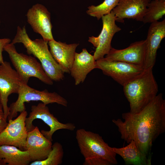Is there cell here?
Listing matches in <instances>:
<instances>
[{
	"label": "cell",
	"mask_w": 165,
	"mask_h": 165,
	"mask_svg": "<svg viewBox=\"0 0 165 165\" xmlns=\"http://www.w3.org/2000/svg\"><path fill=\"white\" fill-rule=\"evenodd\" d=\"M20 113L16 119L8 120L6 127L0 134V146L13 145L25 151L28 132L25 121L28 113L26 110Z\"/></svg>",
	"instance_id": "cell-10"
},
{
	"label": "cell",
	"mask_w": 165,
	"mask_h": 165,
	"mask_svg": "<svg viewBox=\"0 0 165 165\" xmlns=\"http://www.w3.org/2000/svg\"><path fill=\"white\" fill-rule=\"evenodd\" d=\"M48 41L43 39L32 40L28 35L25 26L17 27L12 43L23 44L28 54L33 55L40 61L48 76L53 81H59L64 78V73L49 50Z\"/></svg>",
	"instance_id": "cell-3"
},
{
	"label": "cell",
	"mask_w": 165,
	"mask_h": 165,
	"mask_svg": "<svg viewBox=\"0 0 165 165\" xmlns=\"http://www.w3.org/2000/svg\"><path fill=\"white\" fill-rule=\"evenodd\" d=\"M36 119L42 120L49 126L50 130H42L41 132L47 139L51 141H53V134L57 130L66 129L73 131L76 128L73 123H63L60 122L50 112L46 105L42 102L38 103L37 105H32L31 107V112L28 117L26 118L25 121L28 132L33 130L35 127L33 124V122Z\"/></svg>",
	"instance_id": "cell-8"
},
{
	"label": "cell",
	"mask_w": 165,
	"mask_h": 165,
	"mask_svg": "<svg viewBox=\"0 0 165 165\" xmlns=\"http://www.w3.org/2000/svg\"><path fill=\"white\" fill-rule=\"evenodd\" d=\"M145 46V40L131 43L123 49L112 47L105 58L109 61H120L144 67Z\"/></svg>",
	"instance_id": "cell-14"
},
{
	"label": "cell",
	"mask_w": 165,
	"mask_h": 165,
	"mask_svg": "<svg viewBox=\"0 0 165 165\" xmlns=\"http://www.w3.org/2000/svg\"><path fill=\"white\" fill-rule=\"evenodd\" d=\"M50 51L64 73H70L79 43L67 44L55 40L49 41Z\"/></svg>",
	"instance_id": "cell-17"
},
{
	"label": "cell",
	"mask_w": 165,
	"mask_h": 165,
	"mask_svg": "<svg viewBox=\"0 0 165 165\" xmlns=\"http://www.w3.org/2000/svg\"><path fill=\"white\" fill-rule=\"evenodd\" d=\"M10 42L11 40L9 38L0 39V64L4 62L2 55L4 48L6 44L10 43Z\"/></svg>",
	"instance_id": "cell-25"
},
{
	"label": "cell",
	"mask_w": 165,
	"mask_h": 165,
	"mask_svg": "<svg viewBox=\"0 0 165 165\" xmlns=\"http://www.w3.org/2000/svg\"><path fill=\"white\" fill-rule=\"evenodd\" d=\"M165 37V19L151 23L147 38L144 67L153 68L155 64L157 52L162 40Z\"/></svg>",
	"instance_id": "cell-13"
},
{
	"label": "cell",
	"mask_w": 165,
	"mask_h": 165,
	"mask_svg": "<svg viewBox=\"0 0 165 165\" xmlns=\"http://www.w3.org/2000/svg\"><path fill=\"white\" fill-rule=\"evenodd\" d=\"M4 50L8 53L22 82L28 84L30 78L34 77L46 84H53V81L48 76L41 63L35 58L18 53L12 42L6 44Z\"/></svg>",
	"instance_id": "cell-5"
},
{
	"label": "cell",
	"mask_w": 165,
	"mask_h": 165,
	"mask_svg": "<svg viewBox=\"0 0 165 165\" xmlns=\"http://www.w3.org/2000/svg\"><path fill=\"white\" fill-rule=\"evenodd\" d=\"M96 61L93 55L90 53L86 49L82 51L75 53L74 61L70 73L74 78L75 84L78 85L83 83L87 75L95 68Z\"/></svg>",
	"instance_id": "cell-18"
},
{
	"label": "cell",
	"mask_w": 165,
	"mask_h": 165,
	"mask_svg": "<svg viewBox=\"0 0 165 165\" xmlns=\"http://www.w3.org/2000/svg\"><path fill=\"white\" fill-rule=\"evenodd\" d=\"M76 138L84 160L99 159L108 162L111 165L118 163L116 154L112 147L98 134L80 129L76 131Z\"/></svg>",
	"instance_id": "cell-4"
},
{
	"label": "cell",
	"mask_w": 165,
	"mask_h": 165,
	"mask_svg": "<svg viewBox=\"0 0 165 165\" xmlns=\"http://www.w3.org/2000/svg\"><path fill=\"white\" fill-rule=\"evenodd\" d=\"M0 24H1V22H0Z\"/></svg>",
	"instance_id": "cell-31"
},
{
	"label": "cell",
	"mask_w": 165,
	"mask_h": 165,
	"mask_svg": "<svg viewBox=\"0 0 165 165\" xmlns=\"http://www.w3.org/2000/svg\"><path fill=\"white\" fill-rule=\"evenodd\" d=\"M8 123L4 115H0V134L6 127Z\"/></svg>",
	"instance_id": "cell-26"
},
{
	"label": "cell",
	"mask_w": 165,
	"mask_h": 165,
	"mask_svg": "<svg viewBox=\"0 0 165 165\" xmlns=\"http://www.w3.org/2000/svg\"><path fill=\"white\" fill-rule=\"evenodd\" d=\"M0 157L8 165H28L32 162L27 151L11 145L0 146Z\"/></svg>",
	"instance_id": "cell-20"
},
{
	"label": "cell",
	"mask_w": 165,
	"mask_h": 165,
	"mask_svg": "<svg viewBox=\"0 0 165 165\" xmlns=\"http://www.w3.org/2000/svg\"><path fill=\"white\" fill-rule=\"evenodd\" d=\"M119 1V0H105L98 6H89L86 12L88 15L99 20L103 16L110 13L117 6Z\"/></svg>",
	"instance_id": "cell-23"
},
{
	"label": "cell",
	"mask_w": 165,
	"mask_h": 165,
	"mask_svg": "<svg viewBox=\"0 0 165 165\" xmlns=\"http://www.w3.org/2000/svg\"><path fill=\"white\" fill-rule=\"evenodd\" d=\"M95 68L111 77L123 86L142 74L144 66L118 61H109L104 57L96 61Z\"/></svg>",
	"instance_id": "cell-7"
},
{
	"label": "cell",
	"mask_w": 165,
	"mask_h": 165,
	"mask_svg": "<svg viewBox=\"0 0 165 165\" xmlns=\"http://www.w3.org/2000/svg\"><path fill=\"white\" fill-rule=\"evenodd\" d=\"M83 165H111L108 162L99 159L84 160Z\"/></svg>",
	"instance_id": "cell-24"
},
{
	"label": "cell",
	"mask_w": 165,
	"mask_h": 165,
	"mask_svg": "<svg viewBox=\"0 0 165 165\" xmlns=\"http://www.w3.org/2000/svg\"><path fill=\"white\" fill-rule=\"evenodd\" d=\"M127 146L120 148L112 147L113 151L120 156L126 165H150L151 156L148 158L143 154L132 141Z\"/></svg>",
	"instance_id": "cell-19"
},
{
	"label": "cell",
	"mask_w": 165,
	"mask_h": 165,
	"mask_svg": "<svg viewBox=\"0 0 165 165\" xmlns=\"http://www.w3.org/2000/svg\"><path fill=\"white\" fill-rule=\"evenodd\" d=\"M0 99H1V96H0Z\"/></svg>",
	"instance_id": "cell-30"
},
{
	"label": "cell",
	"mask_w": 165,
	"mask_h": 165,
	"mask_svg": "<svg viewBox=\"0 0 165 165\" xmlns=\"http://www.w3.org/2000/svg\"><path fill=\"white\" fill-rule=\"evenodd\" d=\"M51 141L47 139L38 128L28 132L25 150L28 152L31 161L45 159L52 149Z\"/></svg>",
	"instance_id": "cell-15"
},
{
	"label": "cell",
	"mask_w": 165,
	"mask_h": 165,
	"mask_svg": "<svg viewBox=\"0 0 165 165\" xmlns=\"http://www.w3.org/2000/svg\"><path fill=\"white\" fill-rule=\"evenodd\" d=\"M156 0V1H161V0Z\"/></svg>",
	"instance_id": "cell-29"
},
{
	"label": "cell",
	"mask_w": 165,
	"mask_h": 165,
	"mask_svg": "<svg viewBox=\"0 0 165 165\" xmlns=\"http://www.w3.org/2000/svg\"><path fill=\"white\" fill-rule=\"evenodd\" d=\"M16 101L11 103L9 107L8 120L16 117L18 112L26 110L24 103L31 101H40L46 105L56 103L67 107V100L55 92H50L47 90L40 91L29 86L22 82L20 86Z\"/></svg>",
	"instance_id": "cell-6"
},
{
	"label": "cell",
	"mask_w": 165,
	"mask_h": 165,
	"mask_svg": "<svg viewBox=\"0 0 165 165\" xmlns=\"http://www.w3.org/2000/svg\"><path fill=\"white\" fill-rule=\"evenodd\" d=\"M121 119H113L121 138L129 143H135L140 151L147 156L153 143L165 131V100L160 93L139 112L123 113Z\"/></svg>",
	"instance_id": "cell-1"
},
{
	"label": "cell",
	"mask_w": 165,
	"mask_h": 165,
	"mask_svg": "<svg viewBox=\"0 0 165 165\" xmlns=\"http://www.w3.org/2000/svg\"><path fill=\"white\" fill-rule=\"evenodd\" d=\"M151 0H119L112 11L116 21L123 23L124 19H131L142 21L147 7Z\"/></svg>",
	"instance_id": "cell-16"
},
{
	"label": "cell",
	"mask_w": 165,
	"mask_h": 165,
	"mask_svg": "<svg viewBox=\"0 0 165 165\" xmlns=\"http://www.w3.org/2000/svg\"><path fill=\"white\" fill-rule=\"evenodd\" d=\"M22 82L16 70L12 67L10 63L4 61L0 65V103L2 106L4 116L7 119L9 114L7 105L8 98L12 94H18Z\"/></svg>",
	"instance_id": "cell-11"
},
{
	"label": "cell",
	"mask_w": 165,
	"mask_h": 165,
	"mask_svg": "<svg viewBox=\"0 0 165 165\" xmlns=\"http://www.w3.org/2000/svg\"><path fill=\"white\" fill-rule=\"evenodd\" d=\"M64 150L62 145L56 142L52 145V149L47 158L41 161H35L30 165H59L62 162Z\"/></svg>",
	"instance_id": "cell-22"
},
{
	"label": "cell",
	"mask_w": 165,
	"mask_h": 165,
	"mask_svg": "<svg viewBox=\"0 0 165 165\" xmlns=\"http://www.w3.org/2000/svg\"><path fill=\"white\" fill-rule=\"evenodd\" d=\"M0 115H4L2 106L0 103Z\"/></svg>",
	"instance_id": "cell-28"
},
{
	"label": "cell",
	"mask_w": 165,
	"mask_h": 165,
	"mask_svg": "<svg viewBox=\"0 0 165 165\" xmlns=\"http://www.w3.org/2000/svg\"><path fill=\"white\" fill-rule=\"evenodd\" d=\"M152 69H145L123 86L124 95L129 103L130 112H139L157 95L158 86Z\"/></svg>",
	"instance_id": "cell-2"
},
{
	"label": "cell",
	"mask_w": 165,
	"mask_h": 165,
	"mask_svg": "<svg viewBox=\"0 0 165 165\" xmlns=\"http://www.w3.org/2000/svg\"><path fill=\"white\" fill-rule=\"evenodd\" d=\"M165 14V0L151 1L148 3L142 22L144 24L158 21Z\"/></svg>",
	"instance_id": "cell-21"
},
{
	"label": "cell",
	"mask_w": 165,
	"mask_h": 165,
	"mask_svg": "<svg viewBox=\"0 0 165 165\" xmlns=\"http://www.w3.org/2000/svg\"><path fill=\"white\" fill-rule=\"evenodd\" d=\"M27 22L33 31L39 34L45 41L54 40L52 34L50 13L43 5L37 4L28 10Z\"/></svg>",
	"instance_id": "cell-12"
},
{
	"label": "cell",
	"mask_w": 165,
	"mask_h": 165,
	"mask_svg": "<svg viewBox=\"0 0 165 165\" xmlns=\"http://www.w3.org/2000/svg\"><path fill=\"white\" fill-rule=\"evenodd\" d=\"M101 18L103 27L101 32L97 37L92 36L88 40L96 47L93 55L95 61L104 58L109 53L112 48L111 43L113 36L121 30L116 24V18L112 11Z\"/></svg>",
	"instance_id": "cell-9"
},
{
	"label": "cell",
	"mask_w": 165,
	"mask_h": 165,
	"mask_svg": "<svg viewBox=\"0 0 165 165\" xmlns=\"http://www.w3.org/2000/svg\"><path fill=\"white\" fill-rule=\"evenodd\" d=\"M6 164L4 160L0 157V165H5Z\"/></svg>",
	"instance_id": "cell-27"
}]
</instances>
